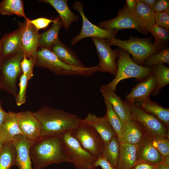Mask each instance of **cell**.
<instances>
[{"label":"cell","mask_w":169,"mask_h":169,"mask_svg":"<svg viewBox=\"0 0 169 169\" xmlns=\"http://www.w3.org/2000/svg\"><path fill=\"white\" fill-rule=\"evenodd\" d=\"M139 0H126V4L127 9L130 13L133 16L135 13L136 6Z\"/></svg>","instance_id":"44"},{"label":"cell","mask_w":169,"mask_h":169,"mask_svg":"<svg viewBox=\"0 0 169 169\" xmlns=\"http://www.w3.org/2000/svg\"><path fill=\"white\" fill-rule=\"evenodd\" d=\"M73 8L79 13L82 19V25L79 34L73 37L71 41V45H74L81 40L91 37L103 39H114L115 38L118 30L103 29L91 23L86 16L83 9L84 4L79 1L75 2Z\"/></svg>","instance_id":"10"},{"label":"cell","mask_w":169,"mask_h":169,"mask_svg":"<svg viewBox=\"0 0 169 169\" xmlns=\"http://www.w3.org/2000/svg\"><path fill=\"white\" fill-rule=\"evenodd\" d=\"M149 33L152 34L154 38L153 43L158 50H161L169 40V31L156 23L151 29Z\"/></svg>","instance_id":"36"},{"label":"cell","mask_w":169,"mask_h":169,"mask_svg":"<svg viewBox=\"0 0 169 169\" xmlns=\"http://www.w3.org/2000/svg\"><path fill=\"white\" fill-rule=\"evenodd\" d=\"M17 123L23 136L33 141L40 139L41 126L34 113L30 111L17 113Z\"/></svg>","instance_id":"12"},{"label":"cell","mask_w":169,"mask_h":169,"mask_svg":"<svg viewBox=\"0 0 169 169\" xmlns=\"http://www.w3.org/2000/svg\"><path fill=\"white\" fill-rule=\"evenodd\" d=\"M70 131L62 137L65 153L76 169H90L94 167L97 158L84 149Z\"/></svg>","instance_id":"8"},{"label":"cell","mask_w":169,"mask_h":169,"mask_svg":"<svg viewBox=\"0 0 169 169\" xmlns=\"http://www.w3.org/2000/svg\"><path fill=\"white\" fill-rule=\"evenodd\" d=\"M41 2L51 5L59 15L65 29L67 30L72 23L79 20L78 16L73 13L69 8L67 0H44Z\"/></svg>","instance_id":"26"},{"label":"cell","mask_w":169,"mask_h":169,"mask_svg":"<svg viewBox=\"0 0 169 169\" xmlns=\"http://www.w3.org/2000/svg\"><path fill=\"white\" fill-rule=\"evenodd\" d=\"M0 13L3 15L15 14L27 19L24 13L21 0H3L0 3Z\"/></svg>","instance_id":"31"},{"label":"cell","mask_w":169,"mask_h":169,"mask_svg":"<svg viewBox=\"0 0 169 169\" xmlns=\"http://www.w3.org/2000/svg\"><path fill=\"white\" fill-rule=\"evenodd\" d=\"M146 140L163 156L164 163L169 165V138L161 136H152L149 135Z\"/></svg>","instance_id":"32"},{"label":"cell","mask_w":169,"mask_h":169,"mask_svg":"<svg viewBox=\"0 0 169 169\" xmlns=\"http://www.w3.org/2000/svg\"><path fill=\"white\" fill-rule=\"evenodd\" d=\"M154 13L156 24L169 31V13Z\"/></svg>","instance_id":"39"},{"label":"cell","mask_w":169,"mask_h":169,"mask_svg":"<svg viewBox=\"0 0 169 169\" xmlns=\"http://www.w3.org/2000/svg\"><path fill=\"white\" fill-rule=\"evenodd\" d=\"M54 20H52L44 18H39L32 20H29L30 23L38 31L40 29L47 27L50 23L54 22Z\"/></svg>","instance_id":"41"},{"label":"cell","mask_w":169,"mask_h":169,"mask_svg":"<svg viewBox=\"0 0 169 169\" xmlns=\"http://www.w3.org/2000/svg\"><path fill=\"white\" fill-rule=\"evenodd\" d=\"M139 1L145 4L150 8L152 9L154 5L156 0H139Z\"/></svg>","instance_id":"46"},{"label":"cell","mask_w":169,"mask_h":169,"mask_svg":"<svg viewBox=\"0 0 169 169\" xmlns=\"http://www.w3.org/2000/svg\"><path fill=\"white\" fill-rule=\"evenodd\" d=\"M20 26L22 29L20 49L27 58L36 57L40 34L28 18Z\"/></svg>","instance_id":"14"},{"label":"cell","mask_w":169,"mask_h":169,"mask_svg":"<svg viewBox=\"0 0 169 169\" xmlns=\"http://www.w3.org/2000/svg\"><path fill=\"white\" fill-rule=\"evenodd\" d=\"M34 114L40 124L42 138L61 137L72 131L79 118L75 114L47 106Z\"/></svg>","instance_id":"1"},{"label":"cell","mask_w":169,"mask_h":169,"mask_svg":"<svg viewBox=\"0 0 169 169\" xmlns=\"http://www.w3.org/2000/svg\"><path fill=\"white\" fill-rule=\"evenodd\" d=\"M119 49L116 74L110 82L102 85L100 89L115 92L118 84L121 80L135 78L137 81H142L153 74L152 67L147 68L137 64L131 58L128 52L121 48Z\"/></svg>","instance_id":"3"},{"label":"cell","mask_w":169,"mask_h":169,"mask_svg":"<svg viewBox=\"0 0 169 169\" xmlns=\"http://www.w3.org/2000/svg\"><path fill=\"white\" fill-rule=\"evenodd\" d=\"M98 166H100L102 169H118L104 155L98 157L96 159L94 164V167L96 168Z\"/></svg>","instance_id":"40"},{"label":"cell","mask_w":169,"mask_h":169,"mask_svg":"<svg viewBox=\"0 0 169 169\" xmlns=\"http://www.w3.org/2000/svg\"><path fill=\"white\" fill-rule=\"evenodd\" d=\"M49 49L60 60L69 65L79 67H85L76 54L60 40Z\"/></svg>","instance_id":"23"},{"label":"cell","mask_w":169,"mask_h":169,"mask_svg":"<svg viewBox=\"0 0 169 169\" xmlns=\"http://www.w3.org/2000/svg\"><path fill=\"white\" fill-rule=\"evenodd\" d=\"M152 9L155 13H169V1L156 0Z\"/></svg>","instance_id":"42"},{"label":"cell","mask_w":169,"mask_h":169,"mask_svg":"<svg viewBox=\"0 0 169 169\" xmlns=\"http://www.w3.org/2000/svg\"><path fill=\"white\" fill-rule=\"evenodd\" d=\"M3 144L1 141H0V152L1 151L2 148L3 146Z\"/></svg>","instance_id":"49"},{"label":"cell","mask_w":169,"mask_h":169,"mask_svg":"<svg viewBox=\"0 0 169 169\" xmlns=\"http://www.w3.org/2000/svg\"><path fill=\"white\" fill-rule=\"evenodd\" d=\"M35 64L61 75L88 76L100 72V69L99 64L91 67H79L69 65L60 60L49 49L42 48L37 51Z\"/></svg>","instance_id":"4"},{"label":"cell","mask_w":169,"mask_h":169,"mask_svg":"<svg viewBox=\"0 0 169 169\" xmlns=\"http://www.w3.org/2000/svg\"><path fill=\"white\" fill-rule=\"evenodd\" d=\"M127 103L130 108L131 119L141 124L149 135L161 136L169 138V127L155 116L144 110L137 103Z\"/></svg>","instance_id":"9"},{"label":"cell","mask_w":169,"mask_h":169,"mask_svg":"<svg viewBox=\"0 0 169 169\" xmlns=\"http://www.w3.org/2000/svg\"><path fill=\"white\" fill-rule=\"evenodd\" d=\"M104 99L106 108V113L104 116L115 131L117 137L123 125L110 102L105 98Z\"/></svg>","instance_id":"34"},{"label":"cell","mask_w":169,"mask_h":169,"mask_svg":"<svg viewBox=\"0 0 169 169\" xmlns=\"http://www.w3.org/2000/svg\"><path fill=\"white\" fill-rule=\"evenodd\" d=\"M99 60L100 72H107L115 76L117 71L116 60L119 55V49L113 50L104 39L92 37Z\"/></svg>","instance_id":"11"},{"label":"cell","mask_w":169,"mask_h":169,"mask_svg":"<svg viewBox=\"0 0 169 169\" xmlns=\"http://www.w3.org/2000/svg\"><path fill=\"white\" fill-rule=\"evenodd\" d=\"M90 169H96L95 167H92V168H91Z\"/></svg>","instance_id":"50"},{"label":"cell","mask_w":169,"mask_h":169,"mask_svg":"<svg viewBox=\"0 0 169 169\" xmlns=\"http://www.w3.org/2000/svg\"><path fill=\"white\" fill-rule=\"evenodd\" d=\"M134 17L139 28V32L143 34L149 33L155 23L153 10L139 0L136 4Z\"/></svg>","instance_id":"19"},{"label":"cell","mask_w":169,"mask_h":169,"mask_svg":"<svg viewBox=\"0 0 169 169\" xmlns=\"http://www.w3.org/2000/svg\"><path fill=\"white\" fill-rule=\"evenodd\" d=\"M51 28L48 31L40 34L38 45L41 48L49 49L59 40V34L61 28L63 26L60 18L54 20Z\"/></svg>","instance_id":"27"},{"label":"cell","mask_w":169,"mask_h":169,"mask_svg":"<svg viewBox=\"0 0 169 169\" xmlns=\"http://www.w3.org/2000/svg\"><path fill=\"white\" fill-rule=\"evenodd\" d=\"M102 96L111 105L115 112L120 118L123 125L131 119L130 108L128 104L123 101L115 92L111 90L100 89Z\"/></svg>","instance_id":"18"},{"label":"cell","mask_w":169,"mask_h":169,"mask_svg":"<svg viewBox=\"0 0 169 169\" xmlns=\"http://www.w3.org/2000/svg\"><path fill=\"white\" fill-rule=\"evenodd\" d=\"M71 134L84 149L96 158L103 155L104 141L95 129L84 119L79 118Z\"/></svg>","instance_id":"5"},{"label":"cell","mask_w":169,"mask_h":169,"mask_svg":"<svg viewBox=\"0 0 169 169\" xmlns=\"http://www.w3.org/2000/svg\"><path fill=\"white\" fill-rule=\"evenodd\" d=\"M36 62V57L27 58L24 54L20 64L23 74L26 76L28 80L33 76V69Z\"/></svg>","instance_id":"37"},{"label":"cell","mask_w":169,"mask_h":169,"mask_svg":"<svg viewBox=\"0 0 169 169\" xmlns=\"http://www.w3.org/2000/svg\"><path fill=\"white\" fill-rule=\"evenodd\" d=\"M16 152L12 143L4 144L0 152V169H10L16 165Z\"/></svg>","instance_id":"30"},{"label":"cell","mask_w":169,"mask_h":169,"mask_svg":"<svg viewBox=\"0 0 169 169\" xmlns=\"http://www.w3.org/2000/svg\"></svg>","instance_id":"51"},{"label":"cell","mask_w":169,"mask_h":169,"mask_svg":"<svg viewBox=\"0 0 169 169\" xmlns=\"http://www.w3.org/2000/svg\"><path fill=\"white\" fill-rule=\"evenodd\" d=\"M156 85V79L153 74L132 89L131 92L126 96L125 101L128 103H137L149 98Z\"/></svg>","instance_id":"17"},{"label":"cell","mask_w":169,"mask_h":169,"mask_svg":"<svg viewBox=\"0 0 169 169\" xmlns=\"http://www.w3.org/2000/svg\"><path fill=\"white\" fill-rule=\"evenodd\" d=\"M34 141L20 135L12 142L16 152V166L19 169H33L30 154V149Z\"/></svg>","instance_id":"16"},{"label":"cell","mask_w":169,"mask_h":169,"mask_svg":"<svg viewBox=\"0 0 169 169\" xmlns=\"http://www.w3.org/2000/svg\"><path fill=\"white\" fill-rule=\"evenodd\" d=\"M84 120L99 133L104 141L105 146L113 137L116 136L115 131L105 116L99 117L89 113Z\"/></svg>","instance_id":"21"},{"label":"cell","mask_w":169,"mask_h":169,"mask_svg":"<svg viewBox=\"0 0 169 169\" xmlns=\"http://www.w3.org/2000/svg\"><path fill=\"white\" fill-rule=\"evenodd\" d=\"M136 103L146 112L155 116L169 127V108L161 106L158 103L152 101L150 98Z\"/></svg>","instance_id":"28"},{"label":"cell","mask_w":169,"mask_h":169,"mask_svg":"<svg viewBox=\"0 0 169 169\" xmlns=\"http://www.w3.org/2000/svg\"><path fill=\"white\" fill-rule=\"evenodd\" d=\"M156 169H169V165L161 163L156 165Z\"/></svg>","instance_id":"47"},{"label":"cell","mask_w":169,"mask_h":169,"mask_svg":"<svg viewBox=\"0 0 169 169\" xmlns=\"http://www.w3.org/2000/svg\"><path fill=\"white\" fill-rule=\"evenodd\" d=\"M120 143L116 136L113 137L105 146L103 155L115 166H117L119 156Z\"/></svg>","instance_id":"35"},{"label":"cell","mask_w":169,"mask_h":169,"mask_svg":"<svg viewBox=\"0 0 169 169\" xmlns=\"http://www.w3.org/2000/svg\"><path fill=\"white\" fill-rule=\"evenodd\" d=\"M30 154L34 166L33 169H43L53 164L70 163L64 151L61 137H41L34 141Z\"/></svg>","instance_id":"2"},{"label":"cell","mask_w":169,"mask_h":169,"mask_svg":"<svg viewBox=\"0 0 169 169\" xmlns=\"http://www.w3.org/2000/svg\"><path fill=\"white\" fill-rule=\"evenodd\" d=\"M2 44L1 39L0 40V62L1 60Z\"/></svg>","instance_id":"48"},{"label":"cell","mask_w":169,"mask_h":169,"mask_svg":"<svg viewBox=\"0 0 169 169\" xmlns=\"http://www.w3.org/2000/svg\"><path fill=\"white\" fill-rule=\"evenodd\" d=\"M146 139L137 145V161H143L154 165L164 163L163 156Z\"/></svg>","instance_id":"25"},{"label":"cell","mask_w":169,"mask_h":169,"mask_svg":"<svg viewBox=\"0 0 169 169\" xmlns=\"http://www.w3.org/2000/svg\"><path fill=\"white\" fill-rule=\"evenodd\" d=\"M169 64V49L167 47L157 51L145 60L144 67L151 68L158 64Z\"/></svg>","instance_id":"33"},{"label":"cell","mask_w":169,"mask_h":169,"mask_svg":"<svg viewBox=\"0 0 169 169\" xmlns=\"http://www.w3.org/2000/svg\"><path fill=\"white\" fill-rule=\"evenodd\" d=\"M110 46L115 45L125 50L132 56V59L137 64L143 66L146 59L158 50L151 38H141L131 36L128 40L118 38L105 39Z\"/></svg>","instance_id":"6"},{"label":"cell","mask_w":169,"mask_h":169,"mask_svg":"<svg viewBox=\"0 0 169 169\" xmlns=\"http://www.w3.org/2000/svg\"><path fill=\"white\" fill-rule=\"evenodd\" d=\"M98 26L108 30H118L131 28L140 31L134 17L129 12L125 3L119 10L117 16L111 19L101 22Z\"/></svg>","instance_id":"15"},{"label":"cell","mask_w":169,"mask_h":169,"mask_svg":"<svg viewBox=\"0 0 169 169\" xmlns=\"http://www.w3.org/2000/svg\"><path fill=\"white\" fill-rule=\"evenodd\" d=\"M22 135L18 127L17 113L9 111L0 127V141L3 144L12 143L15 137Z\"/></svg>","instance_id":"20"},{"label":"cell","mask_w":169,"mask_h":169,"mask_svg":"<svg viewBox=\"0 0 169 169\" xmlns=\"http://www.w3.org/2000/svg\"><path fill=\"white\" fill-rule=\"evenodd\" d=\"M24 54L21 49L0 62V88L15 96H17L16 84L17 78L22 71L20 64Z\"/></svg>","instance_id":"7"},{"label":"cell","mask_w":169,"mask_h":169,"mask_svg":"<svg viewBox=\"0 0 169 169\" xmlns=\"http://www.w3.org/2000/svg\"><path fill=\"white\" fill-rule=\"evenodd\" d=\"M156 165L143 161L138 160L131 169H156Z\"/></svg>","instance_id":"43"},{"label":"cell","mask_w":169,"mask_h":169,"mask_svg":"<svg viewBox=\"0 0 169 169\" xmlns=\"http://www.w3.org/2000/svg\"><path fill=\"white\" fill-rule=\"evenodd\" d=\"M152 69L156 79V85L151 94L156 96L163 87L169 84V68L163 64H161L153 66Z\"/></svg>","instance_id":"29"},{"label":"cell","mask_w":169,"mask_h":169,"mask_svg":"<svg viewBox=\"0 0 169 169\" xmlns=\"http://www.w3.org/2000/svg\"><path fill=\"white\" fill-rule=\"evenodd\" d=\"M7 113L3 109L2 106L1 102L0 100V127L5 119Z\"/></svg>","instance_id":"45"},{"label":"cell","mask_w":169,"mask_h":169,"mask_svg":"<svg viewBox=\"0 0 169 169\" xmlns=\"http://www.w3.org/2000/svg\"><path fill=\"white\" fill-rule=\"evenodd\" d=\"M28 79L25 74H22L19 79V91L16 97V104L20 106L25 103L26 100V91Z\"/></svg>","instance_id":"38"},{"label":"cell","mask_w":169,"mask_h":169,"mask_svg":"<svg viewBox=\"0 0 169 169\" xmlns=\"http://www.w3.org/2000/svg\"><path fill=\"white\" fill-rule=\"evenodd\" d=\"M137 147L136 145L120 144L117 166L118 169H131L135 166L137 161Z\"/></svg>","instance_id":"22"},{"label":"cell","mask_w":169,"mask_h":169,"mask_svg":"<svg viewBox=\"0 0 169 169\" xmlns=\"http://www.w3.org/2000/svg\"><path fill=\"white\" fill-rule=\"evenodd\" d=\"M149 135L141 124L131 119L123 125L117 138L120 144L138 145L144 141Z\"/></svg>","instance_id":"13"},{"label":"cell","mask_w":169,"mask_h":169,"mask_svg":"<svg viewBox=\"0 0 169 169\" xmlns=\"http://www.w3.org/2000/svg\"><path fill=\"white\" fill-rule=\"evenodd\" d=\"M22 29L21 26L15 31L6 34L1 39L2 44L1 59L16 53L20 48Z\"/></svg>","instance_id":"24"}]
</instances>
